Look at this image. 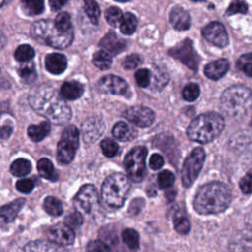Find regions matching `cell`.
<instances>
[{
    "instance_id": "816d5d0a",
    "label": "cell",
    "mask_w": 252,
    "mask_h": 252,
    "mask_svg": "<svg viewBox=\"0 0 252 252\" xmlns=\"http://www.w3.org/2000/svg\"><path fill=\"white\" fill-rule=\"evenodd\" d=\"M164 164V158L161 155L159 154H153L150 158V161H149V165L153 170H157L159 169L163 166Z\"/></svg>"
},
{
    "instance_id": "b9f144b4",
    "label": "cell",
    "mask_w": 252,
    "mask_h": 252,
    "mask_svg": "<svg viewBox=\"0 0 252 252\" xmlns=\"http://www.w3.org/2000/svg\"><path fill=\"white\" fill-rule=\"evenodd\" d=\"M55 25L56 27L61 31V32H70L72 31V25H71V20L70 16L68 13L63 12L57 15L55 18Z\"/></svg>"
},
{
    "instance_id": "9a60e30c",
    "label": "cell",
    "mask_w": 252,
    "mask_h": 252,
    "mask_svg": "<svg viewBox=\"0 0 252 252\" xmlns=\"http://www.w3.org/2000/svg\"><path fill=\"white\" fill-rule=\"evenodd\" d=\"M47 237L56 244L70 245L74 242L75 233L72 227L67 223H58L48 229Z\"/></svg>"
},
{
    "instance_id": "f1b7e54d",
    "label": "cell",
    "mask_w": 252,
    "mask_h": 252,
    "mask_svg": "<svg viewBox=\"0 0 252 252\" xmlns=\"http://www.w3.org/2000/svg\"><path fill=\"white\" fill-rule=\"evenodd\" d=\"M18 74L22 81L26 84L33 83L37 77L35 67L32 63H25L21 65L18 69Z\"/></svg>"
},
{
    "instance_id": "d590c367",
    "label": "cell",
    "mask_w": 252,
    "mask_h": 252,
    "mask_svg": "<svg viewBox=\"0 0 252 252\" xmlns=\"http://www.w3.org/2000/svg\"><path fill=\"white\" fill-rule=\"evenodd\" d=\"M34 50L29 44L20 45L15 51V58L20 62H27L33 58Z\"/></svg>"
},
{
    "instance_id": "ffe728a7",
    "label": "cell",
    "mask_w": 252,
    "mask_h": 252,
    "mask_svg": "<svg viewBox=\"0 0 252 252\" xmlns=\"http://www.w3.org/2000/svg\"><path fill=\"white\" fill-rule=\"evenodd\" d=\"M24 252H68L66 249L54 244V242L34 240L27 243L24 247Z\"/></svg>"
},
{
    "instance_id": "52a82bcc",
    "label": "cell",
    "mask_w": 252,
    "mask_h": 252,
    "mask_svg": "<svg viewBox=\"0 0 252 252\" xmlns=\"http://www.w3.org/2000/svg\"><path fill=\"white\" fill-rule=\"evenodd\" d=\"M79 148V130L74 125H68L61 135L57 146V159L60 163L71 162Z\"/></svg>"
},
{
    "instance_id": "f5cc1de1",
    "label": "cell",
    "mask_w": 252,
    "mask_h": 252,
    "mask_svg": "<svg viewBox=\"0 0 252 252\" xmlns=\"http://www.w3.org/2000/svg\"><path fill=\"white\" fill-rule=\"evenodd\" d=\"M68 0H49V5L52 11L59 10Z\"/></svg>"
},
{
    "instance_id": "4316f807",
    "label": "cell",
    "mask_w": 252,
    "mask_h": 252,
    "mask_svg": "<svg viewBox=\"0 0 252 252\" xmlns=\"http://www.w3.org/2000/svg\"><path fill=\"white\" fill-rule=\"evenodd\" d=\"M230 252H252V237L241 235L229 243Z\"/></svg>"
},
{
    "instance_id": "7dc6e473",
    "label": "cell",
    "mask_w": 252,
    "mask_h": 252,
    "mask_svg": "<svg viewBox=\"0 0 252 252\" xmlns=\"http://www.w3.org/2000/svg\"><path fill=\"white\" fill-rule=\"evenodd\" d=\"M239 187L244 194L252 193V169H250L239 181Z\"/></svg>"
},
{
    "instance_id": "6f0895ef",
    "label": "cell",
    "mask_w": 252,
    "mask_h": 252,
    "mask_svg": "<svg viewBox=\"0 0 252 252\" xmlns=\"http://www.w3.org/2000/svg\"><path fill=\"white\" fill-rule=\"evenodd\" d=\"M192 1H195V2H200V1H203V0H192Z\"/></svg>"
},
{
    "instance_id": "11a10c76",
    "label": "cell",
    "mask_w": 252,
    "mask_h": 252,
    "mask_svg": "<svg viewBox=\"0 0 252 252\" xmlns=\"http://www.w3.org/2000/svg\"><path fill=\"white\" fill-rule=\"evenodd\" d=\"M11 0H1V6H4L6 3H9Z\"/></svg>"
},
{
    "instance_id": "484cf974",
    "label": "cell",
    "mask_w": 252,
    "mask_h": 252,
    "mask_svg": "<svg viewBox=\"0 0 252 252\" xmlns=\"http://www.w3.org/2000/svg\"><path fill=\"white\" fill-rule=\"evenodd\" d=\"M37 171L41 177L51 181L56 180L58 177V174L53 166V163L48 158H41L38 160Z\"/></svg>"
},
{
    "instance_id": "8d00e7d4",
    "label": "cell",
    "mask_w": 252,
    "mask_h": 252,
    "mask_svg": "<svg viewBox=\"0 0 252 252\" xmlns=\"http://www.w3.org/2000/svg\"><path fill=\"white\" fill-rule=\"evenodd\" d=\"M122 18L123 15L121 10L115 6H112L105 11V19L107 23L112 27H117L118 25H120Z\"/></svg>"
},
{
    "instance_id": "e0dca14e",
    "label": "cell",
    "mask_w": 252,
    "mask_h": 252,
    "mask_svg": "<svg viewBox=\"0 0 252 252\" xmlns=\"http://www.w3.org/2000/svg\"><path fill=\"white\" fill-rule=\"evenodd\" d=\"M103 123L94 117L86 121L83 125V135L85 142L92 143L97 140L103 133Z\"/></svg>"
},
{
    "instance_id": "7a4b0ae2",
    "label": "cell",
    "mask_w": 252,
    "mask_h": 252,
    "mask_svg": "<svg viewBox=\"0 0 252 252\" xmlns=\"http://www.w3.org/2000/svg\"><path fill=\"white\" fill-rule=\"evenodd\" d=\"M231 202L229 188L222 182L213 181L201 186L194 198V209L201 215H215L227 209Z\"/></svg>"
},
{
    "instance_id": "f907efd6",
    "label": "cell",
    "mask_w": 252,
    "mask_h": 252,
    "mask_svg": "<svg viewBox=\"0 0 252 252\" xmlns=\"http://www.w3.org/2000/svg\"><path fill=\"white\" fill-rule=\"evenodd\" d=\"M34 187L33 182L31 179L28 178H24V179H20L17 183H16V188L18 191L25 193V194H29L30 192L32 191Z\"/></svg>"
},
{
    "instance_id": "5b68a950",
    "label": "cell",
    "mask_w": 252,
    "mask_h": 252,
    "mask_svg": "<svg viewBox=\"0 0 252 252\" xmlns=\"http://www.w3.org/2000/svg\"><path fill=\"white\" fill-rule=\"evenodd\" d=\"M32 35L39 42L51 47L63 49L69 46L73 40V32H61L51 20L35 22L31 30Z\"/></svg>"
},
{
    "instance_id": "ab89813d",
    "label": "cell",
    "mask_w": 252,
    "mask_h": 252,
    "mask_svg": "<svg viewBox=\"0 0 252 252\" xmlns=\"http://www.w3.org/2000/svg\"><path fill=\"white\" fill-rule=\"evenodd\" d=\"M200 94L199 86L195 83H190L186 85L182 90V96L187 101H194L198 98Z\"/></svg>"
},
{
    "instance_id": "d6a6232c",
    "label": "cell",
    "mask_w": 252,
    "mask_h": 252,
    "mask_svg": "<svg viewBox=\"0 0 252 252\" xmlns=\"http://www.w3.org/2000/svg\"><path fill=\"white\" fill-rule=\"evenodd\" d=\"M93 63L101 70L108 69L111 66L112 58L110 56V53L105 50H98L94 52L93 56Z\"/></svg>"
},
{
    "instance_id": "db71d44e",
    "label": "cell",
    "mask_w": 252,
    "mask_h": 252,
    "mask_svg": "<svg viewBox=\"0 0 252 252\" xmlns=\"http://www.w3.org/2000/svg\"><path fill=\"white\" fill-rule=\"evenodd\" d=\"M13 132V128L10 125H4L1 130V137L2 139H7Z\"/></svg>"
},
{
    "instance_id": "277c9868",
    "label": "cell",
    "mask_w": 252,
    "mask_h": 252,
    "mask_svg": "<svg viewBox=\"0 0 252 252\" xmlns=\"http://www.w3.org/2000/svg\"><path fill=\"white\" fill-rule=\"evenodd\" d=\"M251 106L252 92L244 86H232L226 89L220 96V109L232 118L243 117Z\"/></svg>"
},
{
    "instance_id": "cb8c5ba5",
    "label": "cell",
    "mask_w": 252,
    "mask_h": 252,
    "mask_svg": "<svg viewBox=\"0 0 252 252\" xmlns=\"http://www.w3.org/2000/svg\"><path fill=\"white\" fill-rule=\"evenodd\" d=\"M112 134L117 140L122 142H128L136 137L137 132L125 122H117L113 126Z\"/></svg>"
},
{
    "instance_id": "f546056e",
    "label": "cell",
    "mask_w": 252,
    "mask_h": 252,
    "mask_svg": "<svg viewBox=\"0 0 252 252\" xmlns=\"http://www.w3.org/2000/svg\"><path fill=\"white\" fill-rule=\"evenodd\" d=\"M31 169H32V163L26 158H18L14 160L10 167L11 173L18 177L27 175L28 173H30Z\"/></svg>"
},
{
    "instance_id": "d6986e66",
    "label": "cell",
    "mask_w": 252,
    "mask_h": 252,
    "mask_svg": "<svg viewBox=\"0 0 252 252\" xmlns=\"http://www.w3.org/2000/svg\"><path fill=\"white\" fill-rule=\"evenodd\" d=\"M99 45L110 54H116L125 49L126 42L119 38L113 32H109L101 38Z\"/></svg>"
},
{
    "instance_id": "8fae6325",
    "label": "cell",
    "mask_w": 252,
    "mask_h": 252,
    "mask_svg": "<svg viewBox=\"0 0 252 252\" xmlns=\"http://www.w3.org/2000/svg\"><path fill=\"white\" fill-rule=\"evenodd\" d=\"M169 55L181 61L184 65L192 70H197L199 65V56L193 47V42L190 38H185L175 47L168 51Z\"/></svg>"
},
{
    "instance_id": "8992f818",
    "label": "cell",
    "mask_w": 252,
    "mask_h": 252,
    "mask_svg": "<svg viewBox=\"0 0 252 252\" xmlns=\"http://www.w3.org/2000/svg\"><path fill=\"white\" fill-rule=\"evenodd\" d=\"M130 190L128 177L120 172H115L105 178L101 186V198L103 203L112 209H119Z\"/></svg>"
},
{
    "instance_id": "680465c9",
    "label": "cell",
    "mask_w": 252,
    "mask_h": 252,
    "mask_svg": "<svg viewBox=\"0 0 252 252\" xmlns=\"http://www.w3.org/2000/svg\"><path fill=\"white\" fill-rule=\"evenodd\" d=\"M250 125L252 126V118H251V122H250Z\"/></svg>"
},
{
    "instance_id": "4dcf8cb0",
    "label": "cell",
    "mask_w": 252,
    "mask_h": 252,
    "mask_svg": "<svg viewBox=\"0 0 252 252\" xmlns=\"http://www.w3.org/2000/svg\"><path fill=\"white\" fill-rule=\"evenodd\" d=\"M137 24H138V21L135 15H133L132 13H126L125 15H123L119 28L122 33L130 35L135 32L137 29Z\"/></svg>"
},
{
    "instance_id": "30bf717a",
    "label": "cell",
    "mask_w": 252,
    "mask_h": 252,
    "mask_svg": "<svg viewBox=\"0 0 252 252\" xmlns=\"http://www.w3.org/2000/svg\"><path fill=\"white\" fill-rule=\"evenodd\" d=\"M73 201L77 211L84 214H91L97 209L99 196L94 185L86 184L80 188Z\"/></svg>"
},
{
    "instance_id": "c3c4849f",
    "label": "cell",
    "mask_w": 252,
    "mask_h": 252,
    "mask_svg": "<svg viewBox=\"0 0 252 252\" xmlns=\"http://www.w3.org/2000/svg\"><path fill=\"white\" fill-rule=\"evenodd\" d=\"M84 221V219H83V216L81 214V212L79 211H76V212H73L71 214H69L66 219H65V222L70 225L71 227H77V226H80Z\"/></svg>"
},
{
    "instance_id": "681fc988",
    "label": "cell",
    "mask_w": 252,
    "mask_h": 252,
    "mask_svg": "<svg viewBox=\"0 0 252 252\" xmlns=\"http://www.w3.org/2000/svg\"><path fill=\"white\" fill-rule=\"evenodd\" d=\"M141 62H142V58L138 54H130L129 56L124 58V60L122 62V66L125 69L131 70V69H134L137 66H139L141 64Z\"/></svg>"
},
{
    "instance_id": "3957f363",
    "label": "cell",
    "mask_w": 252,
    "mask_h": 252,
    "mask_svg": "<svg viewBox=\"0 0 252 252\" xmlns=\"http://www.w3.org/2000/svg\"><path fill=\"white\" fill-rule=\"evenodd\" d=\"M224 128V119L216 112L203 113L197 116L187 128V136L190 140L207 144L215 140Z\"/></svg>"
},
{
    "instance_id": "44dd1931",
    "label": "cell",
    "mask_w": 252,
    "mask_h": 252,
    "mask_svg": "<svg viewBox=\"0 0 252 252\" xmlns=\"http://www.w3.org/2000/svg\"><path fill=\"white\" fill-rule=\"evenodd\" d=\"M45 67L52 74H61L67 67V59L63 54L50 53L45 57Z\"/></svg>"
},
{
    "instance_id": "7bdbcfd3",
    "label": "cell",
    "mask_w": 252,
    "mask_h": 252,
    "mask_svg": "<svg viewBox=\"0 0 252 252\" xmlns=\"http://www.w3.org/2000/svg\"><path fill=\"white\" fill-rule=\"evenodd\" d=\"M175 181L174 174L169 170H163L158 175V186L161 189L170 188Z\"/></svg>"
},
{
    "instance_id": "bcb514c9",
    "label": "cell",
    "mask_w": 252,
    "mask_h": 252,
    "mask_svg": "<svg viewBox=\"0 0 252 252\" xmlns=\"http://www.w3.org/2000/svg\"><path fill=\"white\" fill-rule=\"evenodd\" d=\"M88 252H111L110 247L102 240H92L87 244Z\"/></svg>"
},
{
    "instance_id": "2e32d148",
    "label": "cell",
    "mask_w": 252,
    "mask_h": 252,
    "mask_svg": "<svg viewBox=\"0 0 252 252\" xmlns=\"http://www.w3.org/2000/svg\"><path fill=\"white\" fill-rule=\"evenodd\" d=\"M169 21L173 28L178 31H185L191 27L190 15L180 7H175L170 11Z\"/></svg>"
},
{
    "instance_id": "f35d334b",
    "label": "cell",
    "mask_w": 252,
    "mask_h": 252,
    "mask_svg": "<svg viewBox=\"0 0 252 252\" xmlns=\"http://www.w3.org/2000/svg\"><path fill=\"white\" fill-rule=\"evenodd\" d=\"M173 224H174V229L180 234L188 233L191 228L189 220L182 215H177L174 217Z\"/></svg>"
},
{
    "instance_id": "74e56055",
    "label": "cell",
    "mask_w": 252,
    "mask_h": 252,
    "mask_svg": "<svg viewBox=\"0 0 252 252\" xmlns=\"http://www.w3.org/2000/svg\"><path fill=\"white\" fill-rule=\"evenodd\" d=\"M236 66L244 74H246L249 77H252V52L243 54L241 57H239Z\"/></svg>"
},
{
    "instance_id": "ba28073f",
    "label": "cell",
    "mask_w": 252,
    "mask_h": 252,
    "mask_svg": "<svg viewBox=\"0 0 252 252\" xmlns=\"http://www.w3.org/2000/svg\"><path fill=\"white\" fill-rule=\"evenodd\" d=\"M146 147L138 146L132 149L124 158V167L128 177L135 182H140L146 175Z\"/></svg>"
},
{
    "instance_id": "603a6c76",
    "label": "cell",
    "mask_w": 252,
    "mask_h": 252,
    "mask_svg": "<svg viewBox=\"0 0 252 252\" xmlns=\"http://www.w3.org/2000/svg\"><path fill=\"white\" fill-rule=\"evenodd\" d=\"M61 95L69 100H75L79 98L84 93V87L77 81L65 82L60 90Z\"/></svg>"
},
{
    "instance_id": "4fadbf2b",
    "label": "cell",
    "mask_w": 252,
    "mask_h": 252,
    "mask_svg": "<svg viewBox=\"0 0 252 252\" xmlns=\"http://www.w3.org/2000/svg\"><path fill=\"white\" fill-rule=\"evenodd\" d=\"M123 116L132 124L145 128L149 127L155 120V113L152 109L146 106H132L128 108Z\"/></svg>"
},
{
    "instance_id": "7402d4cb",
    "label": "cell",
    "mask_w": 252,
    "mask_h": 252,
    "mask_svg": "<svg viewBox=\"0 0 252 252\" xmlns=\"http://www.w3.org/2000/svg\"><path fill=\"white\" fill-rule=\"evenodd\" d=\"M25 205V199L20 198L1 208V220L3 223L13 221Z\"/></svg>"
},
{
    "instance_id": "9f6ffc18",
    "label": "cell",
    "mask_w": 252,
    "mask_h": 252,
    "mask_svg": "<svg viewBox=\"0 0 252 252\" xmlns=\"http://www.w3.org/2000/svg\"><path fill=\"white\" fill-rule=\"evenodd\" d=\"M115 1H118V2H127L129 0H115Z\"/></svg>"
},
{
    "instance_id": "7c38bea8",
    "label": "cell",
    "mask_w": 252,
    "mask_h": 252,
    "mask_svg": "<svg viewBox=\"0 0 252 252\" xmlns=\"http://www.w3.org/2000/svg\"><path fill=\"white\" fill-rule=\"evenodd\" d=\"M97 87L98 90L104 94L130 96V89L128 84L122 78L114 75H106L102 77L98 81Z\"/></svg>"
},
{
    "instance_id": "83f0119b",
    "label": "cell",
    "mask_w": 252,
    "mask_h": 252,
    "mask_svg": "<svg viewBox=\"0 0 252 252\" xmlns=\"http://www.w3.org/2000/svg\"><path fill=\"white\" fill-rule=\"evenodd\" d=\"M23 12L28 16L39 15L44 10L43 0H22Z\"/></svg>"
},
{
    "instance_id": "9c48e42d",
    "label": "cell",
    "mask_w": 252,
    "mask_h": 252,
    "mask_svg": "<svg viewBox=\"0 0 252 252\" xmlns=\"http://www.w3.org/2000/svg\"><path fill=\"white\" fill-rule=\"evenodd\" d=\"M205 158V151L201 147L195 148L187 156L181 170L182 183L185 187H190L194 183L203 167Z\"/></svg>"
},
{
    "instance_id": "60d3db41",
    "label": "cell",
    "mask_w": 252,
    "mask_h": 252,
    "mask_svg": "<svg viewBox=\"0 0 252 252\" xmlns=\"http://www.w3.org/2000/svg\"><path fill=\"white\" fill-rule=\"evenodd\" d=\"M100 148H101L102 153L108 158L114 157L119 150L117 143L115 141H113L112 139H108V138L102 140V142L100 144Z\"/></svg>"
},
{
    "instance_id": "d4e9b609",
    "label": "cell",
    "mask_w": 252,
    "mask_h": 252,
    "mask_svg": "<svg viewBox=\"0 0 252 252\" xmlns=\"http://www.w3.org/2000/svg\"><path fill=\"white\" fill-rule=\"evenodd\" d=\"M50 132V123L43 121L37 125H30L28 128V135L33 142H39L43 140Z\"/></svg>"
},
{
    "instance_id": "ee69618b",
    "label": "cell",
    "mask_w": 252,
    "mask_h": 252,
    "mask_svg": "<svg viewBox=\"0 0 252 252\" xmlns=\"http://www.w3.org/2000/svg\"><path fill=\"white\" fill-rule=\"evenodd\" d=\"M248 10V5L243 0H233L226 10L227 15H234L237 13L245 14Z\"/></svg>"
},
{
    "instance_id": "f6af8a7d",
    "label": "cell",
    "mask_w": 252,
    "mask_h": 252,
    "mask_svg": "<svg viewBox=\"0 0 252 252\" xmlns=\"http://www.w3.org/2000/svg\"><path fill=\"white\" fill-rule=\"evenodd\" d=\"M135 79L139 87L147 88L151 82V72L148 69H140L135 73Z\"/></svg>"
},
{
    "instance_id": "e575fe53",
    "label": "cell",
    "mask_w": 252,
    "mask_h": 252,
    "mask_svg": "<svg viewBox=\"0 0 252 252\" xmlns=\"http://www.w3.org/2000/svg\"><path fill=\"white\" fill-rule=\"evenodd\" d=\"M84 8L87 16L93 24H97L100 16V9L94 0H84Z\"/></svg>"
},
{
    "instance_id": "836d02e7",
    "label": "cell",
    "mask_w": 252,
    "mask_h": 252,
    "mask_svg": "<svg viewBox=\"0 0 252 252\" xmlns=\"http://www.w3.org/2000/svg\"><path fill=\"white\" fill-rule=\"evenodd\" d=\"M123 242L132 250H137L140 244V238L138 232L133 228H126L122 232Z\"/></svg>"
},
{
    "instance_id": "6da1fadb",
    "label": "cell",
    "mask_w": 252,
    "mask_h": 252,
    "mask_svg": "<svg viewBox=\"0 0 252 252\" xmlns=\"http://www.w3.org/2000/svg\"><path fill=\"white\" fill-rule=\"evenodd\" d=\"M29 102L38 114L55 124H63L72 116L69 105L54 88L46 84L40 85L31 92Z\"/></svg>"
},
{
    "instance_id": "ac0fdd59",
    "label": "cell",
    "mask_w": 252,
    "mask_h": 252,
    "mask_svg": "<svg viewBox=\"0 0 252 252\" xmlns=\"http://www.w3.org/2000/svg\"><path fill=\"white\" fill-rule=\"evenodd\" d=\"M229 68L226 59H218L207 64L204 68V74L211 80H219L225 75Z\"/></svg>"
},
{
    "instance_id": "1f68e13d",
    "label": "cell",
    "mask_w": 252,
    "mask_h": 252,
    "mask_svg": "<svg viewBox=\"0 0 252 252\" xmlns=\"http://www.w3.org/2000/svg\"><path fill=\"white\" fill-rule=\"evenodd\" d=\"M43 208L47 214L53 217H58L63 213V205L61 201L52 196L45 198Z\"/></svg>"
},
{
    "instance_id": "5bb4252c",
    "label": "cell",
    "mask_w": 252,
    "mask_h": 252,
    "mask_svg": "<svg viewBox=\"0 0 252 252\" xmlns=\"http://www.w3.org/2000/svg\"><path fill=\"white\" fill-rule=\"evenodd\" d=\"M202 34L208 41L216 46L224 47L228 44V35L225 28L219 22H213L207 25L202 30Z\"/></svg>"
}]
</instances>
